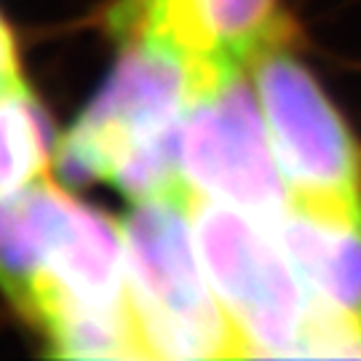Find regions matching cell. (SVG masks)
Returning <instances> with one entry per match:
<instances>
[{"label": "cell", "instance_id": "cell-7", "mask_svg": "<svg viewBox=\"0 0 361 361\" xmlns=\"http://www.w3.org/2000/svg\"><path fill=\"white\" fill-rule=\"evenodd\" d=\"M271 228L313 308L308 356H361V212L289 204Z\"/></svg>", "mask_w": 361, "mask_h": 361}, {"label": "cell", "instance_id": "cell-4", "mask_svg": "<svg viewBox=\"0 0 361 361\" xmlns=\"http://www.w3.org/2000/svg\"><path fill=\"white\" fill-rule=\"evenodd\" d=\"M289 204L361 212V147L319 80L279 43L249 70Z\"/></svg>", "mask_w": 361, "mask_h": 361}, {"label": "cell", "instance_id": "cell-10", "mask_svg": "<svg viewBox=\"0 0 361 361\" xmlns=\"http://www.w3.org/2000/svg\"><path fill=\"white\" fill-rule=\"evenodd\" d=\"M25 83V73H22V59H19V49L13 40L11 27L6 25L3 13H0V91Z\"/></svg>", "mask_w": 361, "mask_h": 361}, {"label": "cell", "instance_id": "cell-8", "mask_svg": "<svg viewBox=\"0 0 361 361\" xmlns=\"http://www.w3.org/2000/svg\"><path fill=\"white\" fill-rule=\"evenodd\" d=\"M54 193L56 185L43 180L0 195V292L19 313H25L43 279Z\"/></svg>", "mask_w": 361, "mask_h": 361}, {"label": "cell", "instance_id": "cell-1", "mask_svg": "<svg viewBox=\"0 0 361 361\" xmlns=\"http://www.w3.org/2000/svg\"><path fill=\"white\" fill-rule=\"evenodd\" d=\"M118 46L113 75L59 140V164L67 177L110 182L134 204L190 198L180 137L201 83L161 43L129 38Z\"/></svg>", "mask_w": 361, "mask_h": 361}, {"label": "cell", "instance_id": "cell-9", "mask_svg": "<svg viewBox=\"0 0 361 361\" xmlns=\"http://www.w3.org/2000/svg\"><path fill=\"white\" fill-rule=\"evenodd\" d=\"M51 145L46 118L30 86L0 91V195L19 193L49 180Z\"/></svg>", "mask_w": 361, "mask_h": 361}, {"label": "cell", "instance_id": "cell-2", "mask_svg": "<svg viewBox=\"0 0 361 361\" xmlns=\"http://www.w3.org/2000/svg\"><path fill=\"white\" fill-rule=\"evenodd\" d=\"M123 238L131 308L147 359H244L198 255L190 198L134 204Z\"/></svg>", "mask_w": 361, "mask_h": 361}, {"label": "cell", "instance_id": "cell-3", "mask_svg": "<svg viewBox=\"0 0 361 361\" xmlns=\"http://www.w3.org/2000/svg\"><path fill=\"white\" fill-rule=\"evenodd\" d=\"M190 222L244 359L308 356L313 308L271 225L198 195H190Z\"/></svg>", "mask_w": 361, "mask_h": 361}, {"label": "cell", "instance_id": "cell-5", "mask_svg": "<svg viewBox=\"0 0 361 361\" xmlns=\"http://www.w3.org/2000/svg\"><path fill=\"white\" fill-rule=\"evenodd\" d=\"M180 166L190 195L268 225L286 212L289 190L249 73L219 78L195 91L182 123Z\"/></svg>", "mask_w": 361, "mask_h": 361}, {"label": "cell", "instance_id": "cell-6", "mask_svg": "<svg viewBox=\"0 0 361 361\" xmlns=\"http://www.w3.org/2000/svg\"><path fill=\"white\" fill-rule=\"evenodd\" d=\"M107 22L116 40L140 38L171 49L190 65L201 89L249 73L284 32L279 0H118Z\"/></svg>", "mask_w": 361, "mask_h": 361}]
</instances>
